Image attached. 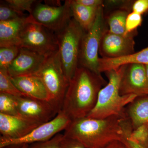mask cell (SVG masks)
Instances as JSON below:
<instances>
[{
  "mask_svg": "<svg viewBox=\"0 0 148 148\" xmlns=\"http://www.w3.org/2000/svg\"><path fill=\"white\" fill-rule=\"evenodd\" d=\"M132 129L121 116L103 119L86 117L71 120L65 130V137L79 141L85 148H103L113 141L123 142Z\"/></svg>",
  "mask_w": 148,
  "mask_h": 148,
  "instance_id": "cell-1",
  "label": "cell"
},
{
  "mask_svg": "<svg viewBox=\"0 0 148 148\" xmlns=\"http://www.w3.org/2000/svg\"><path fill=\"white\" fill-rule=\"evenodd\" d=\"M106 84L101 74L78 66L69 82L61 110L71 120L87 116Z\"/></svg>",
  "mask_w": 148,
  "mask_h": 148,
  "instance_id": "cell-2",
  "label": "cell"
},
{
  "mask_svg": "<svg viewBox=\"0 0 148 148\" xmlns=\"http://www.w3.org/2000/svg\"><path fill=\"white\" fill-rule=\"evenodd\" d=\"M124 68L123 65L105 73L108 82L100 90L95 107L86 117L103 119L114 116H122L125 107L138 97L135 95H122L120 93Z\"/></svg>",
  "mask_w": 148,
  "mask_h": 148,
  "instance_id": "cell-3",
  "label": "cell"
},
{
  "mask_svg": "<svg viewBox=\"0 0 148 148\" xmlns=\"http://www.w3.org/2000/svg\"><path fill=\"white\" fill-rule=\"evenodd\" d=\"M85 33L73 18L64 29L56 33L60 60L69 82L79 66L81 45Z\"/></svg>",
  "mask_w": 148,
  "mask_h": 148,
  "instance_id": "cell-4",
  "label": "cell"
},
{
  "mask_svg": "<svg viewBox=\"0 0 148 148\" xmlns=\"http://www.w3.org/2000/svg\"><path fill=\"white\" fill-rule=\"evenodd\" d=\"M43 83L49 96V102L60 111L69 81L64 73L58 50L48 56L39 70L34 74Z\"/></svg>",
  "mask_w": 148,
  "mask_h": 148,
  "instance_id": "cell-5",
  "label": "cell"
},
{
  "mask_svg": "<svg viewBox=\"0 0 148 148\" xmlns=\"http://www.w3.org/2000/svg\"><path fill=\"white\" fill-rule=\"evenodd\" d=\"M103 6L99 7L92 27L83 37L79 61L80 66L98 74H101L98 72L100 43L103 35L108 29L104 17Z\"/></svg>",
  "mask_w": 148,
  "mask_h": 148,
  "instance_id": "cell-6",
  "label": "cell"
},
{
  "mask_svg": "<svg viewBox=\"0 0 148 148\" xmlns=\"http://www.w3.org/2000/svg\"><path fill=\"white\" fill-rule=\"evenodd\" d=\"M71 121V120L61 110L53 119L40 125L22 138L9 139L1 136L0 148L46 142L52 139L62 130H65Z\"/></svg>",
  "mask_w": 148,
  "mask_h": 148,
  "instance_id": "cell-7",
  "label": "cell"
},
{
  "mask_svg": "<svg viewBox=\"0 0 148 148\" xmlns=\"http://www.w3.org/2000/svg\"><path fill=\"white\" fill-rule=\"evenodd\" d=\"M20 47L47 56L58 50L56 34L34 21L24 26L20 35Z\"/></svg>",
  "mask_w": 148,
  "mask_h": 148,
  "instance_id": "cell-8",
  "label": "cell"
},
{
  "mask_svg": "<svg viewBox=\"0 0 148 148\" xmlns=\"http://www.w3.org/2000/svg\"><path fill=\"white\" fill-rule=\"evenodd\" d=\"M71 1H66L61 5L53 6L38 1L30 15L35 22L51 32L58 33L64 29L71 19Z\"/></svg>",
  "mask_w": 148,
  "mask_h": 148,
  "instance_id": "cell-9",
  "label": "cell"
},
{
  "mask_svg": "<svg viewBox=\"0 0 148 148\" xmlns=\"http://www.w3.org/2000/svg\"><path fill=\"white\" fill-rule=\"evenodd\" d=\"M16 100L19 116L38 124L50 121L60 112L49 101L26 95L16 97Z\"/></svg>",
  "mask_w": 148,
  "mask_h": 148,
  "instance_id": "cell-10",
  "label": "cell"
},
{
  "mask_svg": "<svg viewBox=\"0 0 148 148\" xmlns=\"http://www.w3.org/2000/svg\"><path fill=\"white\" fill-rule=\"evenodd\" d=\"M124 66L120 84L121 95H148V79L145 65L130 64Z\"/></svg>",
  "mask_w": 148,
  "mask_h": 148,
  "instance_id": "cell-11",
  "label": "cell"
},
{
  "mask_svg": "<svg viewBox=\"0 0 148 148\" xmlns=\"http://www.w3.org/2000/svg\"><path fill=\"white\" fill-rule=\"evenodd\" d=\"M137 34L127 36L115 34L108 29L103 35L99 47V53L103 58H118L135 53L134 37Z\"/></svg>",
  "mask_w": 148,
  "mask_h": 148,
  "instance_id": "cell-12",
  "label": "cell"
},
{
  "mask_svg": "<svg viewBox=\"0 0 148 148\" xmlns=\"http://www.w3.org/2000/svg\"><path fill=\"white\" fill-rule=\"evenodd\" d=\"M47 56L21 47L18 55L8 69L9 74L11 77L34 75L39 70Z\"/></svg>",
  "mask_w": 148,
  "mask_h": 148,
  "instance_id": "cell-13",
  "label": "cell"
},
{
  "mask_svg": "<svg viewBox=\"0 0 148 148\" xmlns=\"http://www.w3.org/2000/svg\"><path fill=\"white\" fill-rule=\"evenodd\" d=\"M40 125L21 117L0 113V132L3 138H22Z\"/></svg>",
  "mask_w": 148,
  "mask_h": 148,
  "instance_id": "cell-14",
  "label": "cell"
},
{
  "mask_svg": "<svg viewBox=\"0 0 148 148\" xmlns=\"http://www.w3.org/2000/svg\"><path fill=\"white\" fill-rule=\"evenodd\" d=\"M33 21H34L30 14L13 20L0 21V47H20L21 32L26 24Z\"/></svg>",
  "mask_w": 148,
  "mask_h": 148,
  "instance_id": "cell-15",
  "label": "cell"
},
{
  "mask_svg": "<svg viewBox=\"0 0 148 148\" xmlns=\"http://www.w3.org/2000/svg\"><path fill=\"white\" fill-rule=\"evenodd\" d=\"M14 84L24 95L49 102L47 90L38 77L34 75L11 77Z\"/></svg>",
  "mask_w": 148,
  "mask_h": 148,
  "instance_id": "cell-16",
  "label": "cell"
},
{
  "mask_svg": "<svg viewBox=\"0 0 148 148\" xmlns=\"http://www.w3.org/2000/svg\"><path fill=\"white\" fill-rule=\"evenodd\" d=\"M122 117L129 123L132 130L148 123V95L138 96L125 107Z\"/></svg>",
  "mask_w": 148,
  "mask_h": 148,
  "instance_id": "cell-17",
  "label": "cell"
},
{
  "mask_svg": "<svg viewBox=\"0 0 148 148\" xmlns=\"http://www.w3.org/2000/svg\"><path fill=\"white\" fill-rule=\"evenodd\" d=\"M99 73L119 69L121 66L130 64L148 65V47L131 55L118 58L99 59Z\"/></svg>",
  "mask_w": 148,
  "mask_h": 148,
  "instance_id": "cell-18",
  "label": "cell"
},
{
  "mask_svg": "<svg viewBox=\"0 0 148 148\" xmlns=\"http://www.w3.org/2000/svg\"><path fill=\"white\" fill-rule=\"evenodd\" d=\"M99 7H91L77 3L75 0L71 1L72 16L80 26L87 32L92 27L96 18Z\"/></svg>",
  "mask_w": 148,
  "mask_h": 148,
  "instance_id": "cell-19",
  "label": "cell"
},
{
  "mask_svg": "<svg viewBox=\"0 0 148 148\" xmlns=\"http://www.w3.org/2000/svg\"><path fill=\"white\" fill-rule=\"evenodd\" d=\"M130 12L128 7L125 6L111 12L106 21L108 25L109 32L115 34L127 36L125 24L127 15Z\"/></svg>",
  "mask_w": 148,
  "mask_h": 148,
  "instance_id": "cell-20",
  "label": "cell"
},
{
  "mask_svg": "<svg viewBox=\"0 0 148 148\" xmlns=\"http://www.w3.org/2000/svg\"><path fill=\"white\" fill-rule=\"evenodd\" d=\"M0 93H6L16 97L25 95L14 84L8 70L4 69H0Z\"/></svg>",
  "mask_w": 148,
  "mask_h": 148,
  "instance_id": "cell-21",
  "label": "cell"
},
{
  "mask_svg": "<svg viewBox=\"0 0 148 148\" xmlns=\"http://www.w3.org/2000/svg\"><path fill=\"white\" fill-rule=\"evenodd\" d=\"M0 113L19 116L16 96L0 93Z\"/></svg>",
  "mask_w": 148,
  "mask_h": 148,
  "instance_id": "cell-22",
  "label": "cell"
},
{
  "mask_svg": "<svg viewBox=\"0 0 148 148\" xmlns=\"http://www.w3.org/2000/svg\"><path fill=\"white\" fill-rule=\"evenodd\" d=\"M20 48L15 45L0 47V69L8 70L18 55Z\"/></svg>",
  "mask_w": 148,
  "mask_h": 148,
  "instance_id": "cell-23",
  "label": "cell"
},
{
  "mask_svg": "<svg viewBox=\"0 0 148 148\" xmlns=\"http://www.w3.org/2000/svg\"><path fill=\"white\" fill-rule=\"evenodd\" d=\"M27 16L8 4L5 1H1L0 5V21L13 20Z\"/></svg>",
  "mask_w": 148,
  "mask_h": 148,
  "instance_id": "cell-24",
  "label": "cell"
},
{
  "mask_svg": "<svg viewBox=\"0 0 148 148\" xmlns=\"http://www.w3.org/2000/svg\"><path fill=\"white\" fill-rule=\"evenodd\" d=\"M148 138V123L141 125L133 130L126 139L144 146Z\"/></svg>",
  "mask_w": 148,
  "mask_h": 148,
  "instance_id": "cell-25",
  "label": "cell"
},
{
  "mask_svg": "<svg viewBox=\"0 0 148 148\" xmlns=\"http://www.w3.org/2000/svg\"><path fill=\"white\" fill-rule=\"evenodd\" d=\"M142 22V15L133 12L129 13L126 18L125 24L126 35L137 34V29L141 26Z\"/></svg>",
  "mask_w": 148,
  "mask_h": 148,
  "instance_id": "cell-26",
  "label": "cell"
},
{
  "mask_svg": "<svg viewBox=\"0 0 148 148\" xmlns=\"http://www.w3.org/2000/svg\"><path fill=\"white\" fill-rule=\"evenodd\" d=\"M4 1L16 10L23 12H28L29 14H32L34 6L38 1L35 0H5Z\"/></svg>",
  "mask_w": 148,
  "mask_h": 148,
  "instance_id": "cell-27",
  "label": "cell"
},
{
  "mask_svg": "<svg viewBox=\"0 0 148 148\" xmlns=\"http://www.w3.org/2000/svg\"><path fill=\"white\" fill-rule=\"evenodd\" d=\"M64 138V135L58 134L51 140L42 142L29 145V148H60V144Z\"/></svg>",
  "mask_w": 148,
  "mask_h": 148,
  "instance_id": "cell-28",
  "label": "cell"
},
{
  "mask_svg": "<svg viewBox=\"0 0 148 148\" xmlns=\"http://www.w3.org/2000/svg\"><path fill=\"white\" fill-rule=\"evenodd\" d=\"M132 12L142 14L148 12V0H137L132 6Z\"/></svg>",
  "mask_w": 148,
  "mask_h": 148,
  "instance_id": "cell-29",
  "label": "cell"
},
{
  "mask_svg": "<svg viewBox=\"0 0 148 148\" xmlns=\"http://www.w3.org/2000/svg\"><path fill=\"white\" fill-rule=\"evenodd\" d=\"M60 148H85L84 146L79 141L65 137L61 141Z\"/></svg>",
  "mask_w": 148,
  "mask_h": 148,
  "instance_id": "cell-30",
  "label": "cell"
},
{
  "mask_svg": "<svg viewBox=\"0 0 148 148\" xmlns=\"http://www.w3.org/2000/svg\"><path fill=\"white\" fill-rule=\"evenodd\" d=\"M77 3L91 7H99L104 5V1L102 0H75Z\"/></svg>",
  "mask_w": 148,
  "mask_h": 148,
  "instance_id": "cell-31",
  "label": "cell"
},
{
  "mask_svg": "<svg viewBox=\"0 0 148 148\" xmlns=\"http://www.w3.org/2000/svg\"><path fill=\"white\" fill-rule=\"evenodd\" d=\"M103 148H129L128 146L123 141H113Z\"/></svg>",
  "mask_w": 148,
  "mask_h": 148,
  "instance_id": "cell-32",
  "label": "cell"
},
{
  "mask_svg": "<svg viewBox=\"0 0 148 148\" xmlns=\"http://www.w3.org/2000/svg\"><path fill=\"white\" fill-rule=\"evenodd\" d=\"M123 142L128 146L129 148H147L144 146L139 145V144L135 143V142H132V141L128 140V139H126Z\"/></svg>",
  "mask_w": 148,
  "mask_h": 148,
  "instance_id": "cell-33",
  "label": "cell"
},
{
  "mask_svg": "<svg viewBox=\"0 0 148 148\" xmlns=\"http://www.w3.org/2000/svg\"><path fill=\"white\" fill-rule=\"evenodd\" d=\"M45 1L46 4L53 6H58L62 5L59 1Z\"/></svg>",
  "mask_w": 148,
  "mask_h": 148,
  "instance_id": "cell-34",
  "label": "cell"
},
{
  "mask_svg": "<svg viewBox=\"0 0 148 148\" xmlns=\"http://www.w3.org/2000/svg\"><path fill=\"white\" fill-rule=\"evenodd\" d=\"M29 145L28 144H24V145H21L19 148H29Z\"/></svg>",
  "mask_w": 148,
  "mask_h": 148,
  "instance_id": "cell-35",
  "label": "cell"
},
{
  "mask_svg": "<svg viewBox=\"0 0 148 148\" xmlns=\"http://www.w3.org/2000/svg\"><path fill=\"white\" fill-rule=\"evenodd\" d=\"M146 70V73H147V76L148 79V65H145Z\"/></svg>",
  "mask_w": 148,
  "mask_h": 148,
  "instance_id": "cell-36",
  "label": "cell"
},
{
  "mask_svg": "<svg viewBox=\"0 0 148 148\" xmlns=\"http://www.w3.org/2000/svg\"><path fill=\"white\" fill-rule=\"evenodd\" d=\"M144 147H145L146 148H148V138L147 139V142H146V143H145V145H144Z\"/></svg>",
  "mask_w": 148,
  "mask_h": 148,
  "instance_id": "cell-37",
  "label": "cell"
}]
</instances>
